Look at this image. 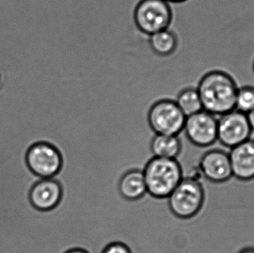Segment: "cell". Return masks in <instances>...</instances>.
I'll return each mask as SVG.
<instances>
[{
    "instance_id": "14",
    "label": "cell",
    "mask_w": 254,
    "mask_h": 253,
    "mask_svg": "<svg viewBox=\"0 0 254 253\" xmlns=\"http://www.w3.org/2000/svg\"><path fill=\"white\" fill-rule=\"evenodd\" d=\"M149 47L155 54L168 56L173 54L179 46V38L174 31L163 30L149 37Z\"/></svg>"
},
{
    "instance_id": "18",
    "label": "cell",
    "mask_w": 254,
    "mask_h": 253,
    "mask_svg": "<svg viewBox=\"0 0 254 253\" xmlns=\"http://www.w3.org/2000/svg\"><path fill=\"white\" fill-rule=\"evenodd\" d=\"M248 120L252 132H254V109L247 114Z\"/></svg>"
},
{
    "instance_id": "11",
    "label": "cell",
    "mask_w": 254,
    "mask_h": 253,
    "mask_svg": "<svg viewBox=\"0 0 254 253\" xmlns=\"http://www.w3.org/2000/svg\"><path fill=\"white\" fill-rule=\"evenodd\" d=\"M233 177L241 181L254 179V140L249 139L231 149Z\"/></svg>"
},
{
    "instance_id": "20",
    "label": "cell",
    "mask_w": 254,
    "mask_h": 253,
    "mask_svg": "<svg viewBox=\"0 0 254 253\" xmlns=\"http://www.w3.org/2000/svg\"><path fill=\"white\" fill-rule=\"evenodd\" d=\"M238 253H254V247H247V248H243Z\"/></svg>"
},
{
    "instance_id": "19",
    "label": "cell",
    "mask_w": 254,
    "mask_h": 253,
    "mask_svg": "<svg viewBox=\"0 0 254 253\" xmlns=\"http://www.w3.org/2000/svg\"><path fill=\"white\" fill-rule=\"evenodd\" d=\"M64 253H89L86 250L83 249V248H71V249L68 250Z\"/></svg>"
},
{
    "instance_id": "2",
    "label": "cell",
    "mask_w": 254,
    "mask_h": 253,
    "mask_svg": "<svg viewBox=\"0 0 254 253\" xmlns=\"http://www.w3.org/2000/svg\"><path fill=\"white\" fill-rule=\"evenodd\" d=\"M142 171L148 194L157 199H167L184 178L182 166L176 159L154 157Z\"/></svg>"
},
{
    "instance_id": "13",
    "label": "cell",
    "mask_w": 254,
    "mask_h": 253,
    "mask_svg": "<svg viewBox=\"0 0 254 253\" xmlns=\"http://www.w3.org/2000/svg\"><path fill=\"white\" fill-rule=\"evenodd\" d=\"M182 144L178 135H155L150 144L155 157L176 159L182 152Z\"/></svg>"
},
{
    "instance_id": "6",
    "label": "cell",
    "mask_w": 254,
    "mask_h": 253,
    "mask_svg": "<svg viewBox=\"0 0 254 253\" xmlns=\"http://www.w3.org/2000/svg\"><path fill=\"white\" fill-rule=\"evenodd\" d=\"M27 163L33 173L40 178H57L64 165V156L56 144L40 142L28 150Z\"/></svg>"
},
{
    "instance_id": "15",
    "label": "cell",
    "mask_w": 254,
    "mask_h": 253,
    "mask_svg": "<svg viewBox=\"0 0 254 253\" xmlns=\"http://www.w3.org/2000/svg\"><path fill=\"white\" fill-rule=\"evenodd\" d=\"M176 104L187 117L202 111L201 98L196 88L187 87L178 94Z\"/></svg>"
},
{
    "instance_id": "17",
    "label": "cell",
    "mask_w": 254,
    "mask_h": 253,
    "mask_svg": "<svg viewBox=\"0 0 254 253\" xmlns=\"http://www.w3.org/2000/svg\"><path fill=\"white\" fill-rule=\"evenodd\" d=\"M101 253H131V251L126 244L115 242L107 245Z\"/></svg>"
},
{
    "instance_id": "5",
    "label": "cell",
    "mask_w": 254,
    "mask_h": 253,
    "mask_svg": "<svg viewBox=\"0 0 254 253\" xmlns=\"http://www.w3.org/2000/svg\"><path fill=\"white\" fill-rule=\"evenodd\" d=\"M186 118L176 101L170 99L156 101L148 111V123L156 135H179Z\"/></svg>"
},
{
    "instance_id": "21",
    "label": "cell",
    "mask_w": 254,
    "mask_h": 253,
    "mask_svg": "<svg viewBox=\"0 0 254 253\" xmlns=\"http://www.w3.org/2000/svg\"><path fill=\"white\" fill-rule=\"evenodd\" d=\"M167 2L170 3V4H179V3H183L185 2V1H188V0H165Z\"/></svg>"
},
{
    "instance_id": "7",
    "label": "cell",
    "mask_w": 254,
    "mask_h": 253,
    "mask_svg": "<svg viewBox=\"0 0 254 253\" xmlns=\"http://www.w3.org/2000/svg\"><path fill=\"white\" fill-rule=\"evenodd\" d=\"M252 129L247 114L234 109L219 116L217 125V141L224 147L232 149L250 139Z\"/></svg>"
},
{
    "instance_id": "12",
    "label": "cell",
    "mask_w": 254,
    "mask_h": 253,
    "mask_svg": "<svg viewBox=\"0 0 254 253\" xmlns=\"http://www.w3.org/2000/svg\"><path fill=\"white\" fill-rule=\"evenodd\" d=\"M119 192L124 199L129 202L140 200L147 193L143 171L131 169L119 180Z\"/></svg>"
},
{
    "instance_id": "10",
    "label": "cell",
    "mask_w": 254,
    "mask_h": 253,
    "mask_svg": "<svg viewBox=\"0 0 254 253\" xmlns=\"http://www.w3.org/2000/svg\"><path fill=\"white\" fill-rule=\"evenodd\" d=\"M198 168L204 178L214 184L227 182L233 177L229 153L224 150L206 152L200 159Z\"/></svg>"
},
{
    "instance_id": "22",
    "label": "cell",
    "mask_w": 254,
    "mask_h": 253,
    "mask_svg": "<svg viewBox=\"0 0 254 253\" xmlns=\"http://www.w3.org/2000/svg\"><path fill=\"white\" fill-rule=\"evenodd\" d=\"M253 70H254V63H253Z\"/></svg>"
},
{
    "instance_id": "4",
    "label": "cell",
    "mask_w": 254,
    "mask_h": 253,
    "mask_svg": "<svg viewBox=\"0 0 254 253\" xmlns=\"http://www.w3.org/2000/svg\"><path fill=\"white\" fill-rule=\"evenodd\" d=\"M170 4L165 0H140L133 13L137 29L149 37L170 28L173 18Z\"/></svg>"
},
{
    "instance_id": "3",
    "label": "cell",
    "mask_w": 254,
    "mask_h": 253,
    "mask_svg": "<svg viewBox=\"0 0 254 253\" xmlns=\"http://www.w3.org/2000/svg\"><path fill=\"white\" fill-rule=\"evenodd\" d=\"M170 210L180 219H190L201 211L205 201L204 187L193 177L184 178L167 198Z\"/></svg>"
},
{
    "instance_id": "9",
    "label": "cell",
    "mask_w": 254,
    "mask_h": 253,
    "mask_svg": "<svg viewBox=\"0 0 254 253\" xmlns=\"http://www.w3.org/2000/svg\"><path fill=\"white\" fill-rule=\"evenodd\" d=\"M64 187L57 178H43L36 183L30 193L33 206L42 212L55 211L64 199Z\"/></svg>"
},
{
    "instance_id": "8",
    "label": "cell",
    "mask_w": 254,
    "mask_h": 253,
    "mask_svg": "<svg viewBox=\"0 0 254 253\" xmlns=\"http://www.w3.org/2000/svg\"><path fill=\"white\" fill-rule=\"evenodd\" d=\"M217 125L216 116L202 110L187 117L183 131L191 144L204 148L217 141Z\"/></svg>"
},
{
    "instance_id": "16",
    "label": "cell",
    "mask_w": 254,
    "mask_h": 253,
    "mask_svg": "<svg viewBox=\"0 0 254 253\" xmlns=\"http://www.w3.org/2000/svg\"><path fill=\"white\" fill-rule=\"evenodd\" d=\"M235 109L246 114L254 109V86H244L239 88Z\"/></svg>"
},
{
    "instance_id": "1",
    "label": "cell",
    "mask_w": 254,
    "mask_h": 253,
    "mask_svg": "<svg viewBox=\"0 0 254 253\" xmlns=\"http://www.w3.org/2000/svg\"><path fill=\"white\" fill-rule=\"evenodd\" d=\"M238 86L234 77L222 70H212L200 79L196 89L203 110L221 116L235 109Z\"/></svg>"
}]
</instances>
